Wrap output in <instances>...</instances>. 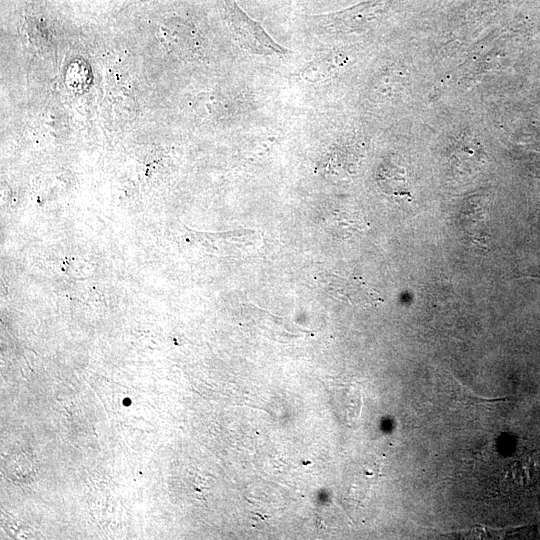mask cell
I'll use <instances>...</instances> for the list:
<instances>
[{
    "instance_id": "1",
    "label": "cell",
    "mask_w": 540,
    "mask_h": 540,
    "mask_svg": "<svg viewBox=\"0 0 540 540\" xmlns=\"http://www.w3.org/2000/svg\"><path fill=\"white\" fill-rule=\"evenodd\" d=\"M227 18L239 43L248 52L259 56H285L289 51L275 42L251 19L234 0H223Z\"/></svg>"
},
{
    "instance_id": "2",
    "label": "cell",
    "mask_w": 540,
    "mask_h": 540,
    "mask_svg": "<svg viewBox=\"0 0 540 540\" xmlns=\"http://www.w3.org/2000/svg\"><path fill=\"white\" fill-rule=\"evenodd\" d=\"M381 2L357 6L348 10L311 17L313 27L322 33H336L351 28L363 18H372Z\"/></svg>"
},
{
    "instance_id": "3",
    "label": "cell",
    "mask_w": 540,
    "mask_h": 540,
    "mask_svg": "<svg viewBox=\"0 0 540 540\" xmlns=\"http://www.w3.org/2000/svg\"><path fill=\"white\" fill-rule=\"evenodd\" d=\"M2 470L10 481L18 484L32 481L37 472L32 459L21 451L7 455L3 461Z\"/></svg>"
}]
</instances>
